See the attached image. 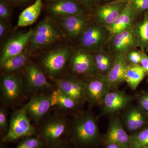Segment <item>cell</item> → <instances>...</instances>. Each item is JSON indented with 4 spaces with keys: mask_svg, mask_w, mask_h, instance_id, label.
<instances>
[{
    "mask_svg": "<svg viewBox=\"0 0 148 148\" xmlns=\"http://www.w3.org/2000/svg\"></svg>",
    "mask_w": 148,
    "mask_h": 148,
    "instance_id": "bcb514c9",
    "label": "cell"
},
{
    "mask_svg": "<svg viewBox=\"0 0 148 148\" xmlns=\"http://www.w3.org/2000/svg\"><path fill=\"white\" fill-rule=\"evenodd\" d=\"M127 2L114 1L99 7L93 15L95 23L106 28L110 27L119 16Z\"/></svg>",
    "mask_w": 148,
    "mask_h": 148,
    "instance_id": "30bf717a",
    "label": "cell"
},
{
    "mask_svg": "<svg viewBox=\"0 0 148 148\" xmlns=\"http://www.w3.org/2000/svg\"></svg>",
    "mask_w": 148,
    "mask_h": 148,
    "instance_id": "f6af8a7d",
    "label": "cell"
},
{
    "mask_svg": "<svg viewBox=\"0 0 148 148\" xmlns=\"http://www.w3.org/2000/svg\"><path fill=\"white\" fill-rule=\"evenodd\" d=\"M60 35L57 28L50 18H46L40 21L34 29L29 42L32 48H42L56 42Z\"/></svg>",
    "mask_w": 148,
    "mask_h": 148,
    "instance_id": "5b68a950",
    "label": "cell"
},
{
    "mask_svg": "<svg viewBox=\"0 0 148 148\" xmlns=\"http://www.w3.org/2000/svg\"><path fill=\"white\" fill-rule=\"evenodd\" d=\"M12 3L8 0H0V19L8 22L12 15Z\"/></svg>",
    "mask_w": 148,
    "mask_h": 148,
    "instance_id": "4dcf8cb0",
    "label": "cell"
},
{
    "mask_svg": "<svg viewBox=\"0 0 148 148\" xmlns=\"http://www.w3.org/2000/svg\"><path fill=\"white\" fill-rule=\"evenodd\" d=\"M83 4L86 6H89L94 2L95 0H80Z\"/></svg>",
    "mask_w": 148,
    "mask_h": 148,
    "instance_id": "ab89813d",
    "label": "cell"
},
{
    "mask_svg": "<svg viewBox=\"0 0 148 148\" xmlns=\"http://www.w3.org/2000/svg\"><path fill=\"white\" fill-rule=\"evenodd\" d=\"M71 49L68 47H62L51 51L42 60L44 71L49 76L54 77L65 69L71 58Z\"/></svg>",
    "mask_w": 148,
    "mask_h": 148,
    "instance_id": "8992f818",
    "label": "cell"
},
{
    "mask_svg": "<svg viewBox=\"0 0 148 148\" xmlns=\"http://www.w3.org/2000/svg\"><path fill=\"white\" fill-rule=\"evenodd\" d=\"M135 30L138 47L143 50L148 49V12L143 21L135 25Z\"/></svg>",
    "mask_w": 148,
    "mask_h": 148,
    "instance_id": "4316f807",
    "label": "cell"
},
{
    "mask_svg": "<svg viewBox=\"0 0 148 148\" xmlns=\"http://www.w3.org/2000/svg\"><path fill=\"white\" fill-rule=\"evenodd\" d=\"M45 145L39 136H34L24 138L16 148H43Z\"/></svg>",
    "mask_w": 148,
    "mask_h": 148,
    "instance_id": "f1b7e54d",
    "label": "cell"
},
{
    "mask_svg": "<svg viewBox=\"0 0 148 148\" xmlns=\"http://www.w3.org/2000/svg\"><path fill=\"white\" fill-rule=\"evenodd\" d=\"M27 104V115L33 121L38 122L46 114L51 107L50 95H36Z\"/></svg>",
    "mask_w": 148,
    "mask_h": 148,
    "instance_id": "9a60e30c",
    "label": "cell"
},
{
    "mask_svg": "<svg viewBox=\"0 0 148 148\" xmlns=\"http://www.w3.org/2000/svg\"><path fill=\"white\" fill-rule=\"evenodd\" d=\"M130 0H114V1H129Z\"/></svg>",
    "mask_w": 148,
    "mask_h": 148,
    "instance_id": "ee69618b",
    "label": "cell"
},
{
    "mask_svg": "<svg viewBox=\"0 0 148 148\" xmlns=\"http://www.w3.org/2000/svg\"><path fill=\"white\" fill-rule=\"evenodd\" d=\"M125 55L130 64L140 65L142 58L141 51L133 49L130 51Z\"/></svg>",
    "mask_w": 148,
    "mask_h": 148,
    "instance_id": "1f68e13d",
    "label": "cell"
},
{
    "mask_svg": "<svg viewBox=\"0 0 148 148\" xmlns=\"http://www.w3.org/2000/svg\"><path fill=\"white\" fill-rule=\"evenodd\" d=\"M60 92V89L57 88L56 90H54L51 94L50 100L51 106H57Z\"/></svg>",
    "mask_w": 148,
    "mask_h": 148,
    "instance_id": "d590c367",
    "label": "cell"
},
{
    "mask_svg": "<svg viewBox=\"0 0 148 148\" xmlns=\"http://www.w3.org/2000/svg\"><path fill=\"white\" fill-rule=\"evenodd\" d=\"M136 12L132 3L127 2L119 16L110 27L107 28L110 40L114 35L125 31L133 25Z\"/></svg>",
    "mask_w": 148,
    "mask_h": 148,
    "instance_id": "44dd1931",
    "label": "cell"
},
{
    "mask_svg": "<svg viewBox=\"0 0 148 148\" xmlns=\"http://www.w3.org/2000/svg\"><path fill=\"white\" fill-rule=\"evenodd\" d=\"M6 114L3 108L0 109V129L1 132H6L8 131L9 127L8 124Z\"/></svg>",
    "mask_w": 148,
    "mask_h": 148,
    "instance_id": "836d02e7",
    "label": "cell"
},
{
    "mask_svg": "<svg viewBox=\"0 0 148 148\" xmlns=\"http://www.w3.org/2000/svg\"><path fill=\"white\" fill-rule=\"evenodd\" d=\"M11 3L18 6H23L30 2L32 0H8Z\"/></svg>",
    "mask_w": 148,
    "mask_h": 148,
    "instance_id": "f35d334b",
    "label": "cell"
},
{
    "mask_svg": "<svg viewBox=\"0 0 148 148\" xmlns=\"http://www.w3.org/2000/svg\"><path fill=\"white\" fill-rule=\"evenodd\" d=\"M71 148L69 147L68 145L65 144L64 143H61L60 144H58L57 146L53 147V148Z\"/></svg>",
    "mask_w": 148,
    "mask_h": 148,
    "instance_id": "60d3db41",
    "label": "cell"
},
{
    "mask_svg": "<svg viewBox=\"0 0 148 148\" xmlns=\"http://www.w3.org/2000/svg\"><path fill=\"white\" fill-rule=\"evenodd\" d=\"M109 42L110 52L115 58L126 55L130 51L135 49L138 47L135 25L133 24L128 29L114 35Z\"/></svg>",
    "mask_w": 148,
    "mask_h": 148,
    "instance_id": "52a82bcc",
    "label": "cell"
},
{
    "mask_svg": "<svg viewBox=\"0 0 148 148\" xmlns=\"http://www.w3.org/2000/svg\"><path fill=\"white\" fill-rule=\"evenodd\" d=\"M57 88L63 93L71 97L78 104L86 101L85 82L73 77L53 79Z\"/></svg>",
    "mask_w": 148,
    "mask_h": 148,
    "instance_id": "9c48e42d",
    "label": "cell"
},
{
    "mask_svg": "<svg viewBox=\"0 0 148 148\" xmlns=\"http://www.w3.org/2000/svg\"><path fill=\"white\" fill-rule=\"evenodd\" d=\"M136 14L145 11L148 9V0H130Z\"/></svg>",
    "mask_w": 148,
    "mask_h": 148,
    "instance_id": "d6a6232c",
    "label": "cell"
},
{
    "mask_svg": "<svg viewBox=\"0 0 148 148\" xmlns=\"http://www.w3.org/2000/svg\"><path fill=\"white\" fill-rule=\"evenodd\" d=\"M47 10L51 15L58 18L85 14L84 9L75 0H58L47 4Z\"/></svg>",
    "mask_w": 148,
    "mask_h": 148,
    "instance_id": "5bb4252c",
    "label": "cell"
},
{
    "mask_svg": "<svg viewBox=\"0 0 148 148\" xmlns=\"http://www.w3.org/2000/svg\"><path fill=\"white\" fill-rule=\"evenodd\" d=\"M42 6V0H35L34 3L25 8L20 14L17 27H26L34 24L39 16Z\"/></svg>",
    "mask_w": 148,
    "mask_h": 148,
    "instance_id": "7402d4cb",
    "label": "cell"
},
{
    "mask_svg": "<svg viewBox=\"0 0 148 148\" xmlns=\"http://www.w3.org/2000/svg\"><path fill=\"white\" fill-rule=\"evenodd\" d=\"M23 84L22 80L14 75H5L1 82V97L2 102L9 105L16 102L22 93Z\"/></svg>",
    "mask_w": 148,
    "mask_h": 148,
    "instance_id": "ba28073f",
    "label": "cell"
},
{
    "mask_svg": "<svg viewBox=\"0 0 148 148\" xmlns=\"http://www.w3.org/2000/svg\"><path fill=\"white\" fill-rule=\"evenodd\" d=\"M59 24L70 38L79 37L89 24L85 14L73 15L59 18Z\"/></svg>",
    "mask_w": 148,
    "mask_h": 148,
    "instance_id": "ac0fdd59",
    "label": "cell"
},
{
    "mask_svg": "<svg viewBox=\"0 0 148 148\" xmlns=\"http://www.w3.org/2000/svg\"><path fill=\"white\" fill-rule=\"evenodd\" d=\"M130 136L125 131L120 120L117 118L113 119L106 135L107 144L113 143L122 148H130Z\"/></svg>",
    "mask_w": 148,
    "mask_h": 148,
    "instance_id": "ffe728a7",
    "label": "cell"
},
{
    "mask_svg": "<svg viewBox=\"0 0 148 148\" xmlns=\"http://www.w3.org/2000/svg\"><path fill=\"white\" fill-rule=\"evenodd\" d=\"M130 100V96L123 91L110 90L106 93L102 102L104 112L112 114L119 112L127 107Z\"/></svg>",
    "mask_w": 148,
    "mask_h": 148,
    "instance_id": "2e32d148",
    "label": "cell"
},
{
    "mask_svg": "<svg viewBox=\"0 0 148 148\" xmlns=\"http://www.w3.org/2000/svg\"><path fill=\"white\" fill-rule=\"evenodd\" d=\"M79 38L81 49L91 54L103 51L110 38L107 28L96 23L88 24Z\"/></svg>",
    "mask_w": 148,
    "mask_h": 148,
    "instance_id": "3957f363",
    "label": "cell"
},
{
    "mask_svg": "<svg viewBox=\"0 0 148 148\" xmlns=\"http://www.w3.org/2000/svg\"><path fill=\"white\" fill-rule=\"evenodd\" d=\"M148 148V127L130 136V148Z\"/></svg>",
    "mask_w": 148,
    "mask_h": 148,
    "instance_id": "83f0119b",
    "label": "cell"
},
{
    "mask_svg": "<svg viewBox=\"0 0 148 148\" xmlns=\"http://www.w3.org/2000/svg\"><path fill=\"white\" fill-rule=\"evenodd\" d=\"M78 105L77 103L73 99L64 94L60 90L57 106L64 110H71L75 108Z\"/></svg>",
    "mask_w": 148,
    "mask_h": 148,
    "instance_id": "f546056e",
    "label": "cell"
},
{
    "mask_svg": "<svg viewBox=\"0 0 148 148\" xmlns=\"http://www.w3.org/2000/svg\"><path fill=\"white\" fill-rule=\"evenodd\" d=\"M147 73L145 70L141 65L129 64L125 73V81L132 90H135Z\"/></svg>",
    "mask_w": 148,
    "mask_h": 148,
    "instance_id": "cb8c5ba5",
    "label": "cell"
},
{
    "mask_svg": "<svg viewBox=\"0 0 148 148\" xmlns=\"http://www.w3.org/2000/svg\"><path fill=\"white\" fill-rule=\"evenodd\" d=\"M29 58L27 52L23 51L21 54L12 56L1 63V68L5 71H17L27 66Z\"/></svg>",
    "mask_w": 148,
    "mask_h": 148,
    "instance_id": "d4e9b609",
    "label": "cell"
},
{
    "mask_svg": "<svg viewBox=\"0 0 148 148\" xmlns=\"http://www.w3.org/2000/svg\"><path fill=\"white\" fill-rule=\"evenodd\" d=\"M70 132L72 140L82 147L93 145L99 136L96 122L89 114H82L75 118L72 123Z\"/></svg>",
    "mask_w": 148,
    "mask_h": 148,
    "instance_id": "6da1fadb",
    "label": "cell"
},
{
    "mask_svg": "<svg viewBox=\"0 0 148 148\" xmlns=\"http://www.w3.org/2000/svg\"><path fill=\"white\" fill-rule=\"evenodd\" d=\"M70 67L72 71L78 75L92 76L97 72L92 54L81 49L72 54Z\"/></svg>",
    "mask_w": 148,
    "mask_h": 148,
    "instance_id": "7c38bea8",
    "label": "cell"
},
{
    "mask_svg": "<svg viewBox=\"0 0 148 148\" xmlns=\"http://www.w3.org/2000/svg\"><path fill=\"white\" fill-rule=\"evenodd\" d=\"M130 63L126 55H122L115 58L113 64L106 75L110 90L116 88L125 81V73Z\"/></svg>",
    "mask_w": 148,
    "mask_h": 148,
    "instance_id": "d6986e66",
    "label": "cell"
},
{
    "mask_svg": "<svg viewBox=\"0 0 148 148\" xmlns=\"http://www.w3.org/2000/svg\"><path fill=\"white\" fill-rule=\"evenodd\" d=\"M25 76L27 87L31 91L48 88L52 86L42 70L34 64L26 66Z\"/></svg>",
    "mask_w": 148,
    "mask_h": 148,
    "instance_id": "e0dca14e",
    "label": "cell"
},
{
    "mask_svg": "<svg viewBox=\"0 0 148 148\" xmlns=\"http://www.w3.org/2000/svg\"><path fill=\"white\" fill-rule=\"evenodd\" d=\"M34 29L24 33H19L10 38L3 48L0 58V63L8 58L21 54L29 43L33 34Z\"/></svg>",
    "mask_w": 148,
    "mask_h": 148,
    "instance_id": "4fadbf2b",
    "label": "cell"
},
{
    "mask_svg": "<svg viewBox=\"0 0 148 148\" xmlns=\"http://www.w3.org/2000/svg\"><path fill=\"white\" fill-rule=\"evenodd\" d=\"M27 104L12 115L8 131L2 139L3 143L14 142L27 137L36 136L37 132L27 115Z\"/></svg>",
    "mask_w": 148,
    "mask_h": 148,
    "instance_id": "7a4b0ae2",
    "label": "cell"
},
{
    "mask_svg": "<svg viewBox=\"0 0 148 148\" xmlns=\"http://www.w3.org/2000/svg\"><path fill=\"white\" fill-rule=\"evenodd\" d=\"M123 121L127 130L130 132H134L145 125L146 119L140 109L133 108L129 109L125 114Z\"/></svg>",
    "mask_w": 148,
    "mask_h": 148,
    "instance_id": "603a6c76",
    "label": "cell"
},
{
    "mask_svg": "<svg viewBox=\"0 0 148 148\" xmlns=\"http://www.w3.org/2000/svg\"><path fill=\"white\" fill-rule=\"evenodd\" d=\"M106 148H122L120 146L116 145V144L110 143V144H107V147Z\"/></svg>",
    "mask_w": 148,
    "mask_h": 148,
    "instance_id": "b9f144b4",
    "label": "cell"
},
{
    "mask_svg": "<svg viewBox=\"0 0 148 148\" xmlns=\"http://www.w3.org/2000/svg\"><path fill=\"white\" fill-rule=\"evenodd\" d=\"M45 1H46L47 4H49L54 2L56 1H58V0H45Z\"/></svg>",
    "mask_w": 148,
    "mask_h": 148,
    "instance_id": "7bdbcfd3",
    "label": "cell"
},
{
    "mask_svg": "<svg viewBox=\"0 0 148 148\" xmlns=\"http://www.w3.org/2000/svg\"><path fill=\"white\" fill-rule=\"evenodd\" d=\"M140 51L142 56L140 65L148 73V56L143 51Z\"/></svg>",
    "mask_w": 148,
    "mask_h": 148,
    "instance_id": "8d00e7d4",
    "label": "cell"
},
{
    "mask_svg": "<svg viewBox=\"0 0 148 148\" xmlns=\"http://www.w3.org/2000/svg\"><path fill=\"white\" fill-rule=\"evenodd\" d=\"M67 123L61 116H55L49 119L40 129L39 136L45 145L53 148L62 143V137L66 132Z\"/></svg>",
    "mask_w": 148,
    "mask_h": 148,
    "instance_id": "277c9868",
    "label": "cell"
},
{
    "mask_svg": "<svg viewBox=\"0 0 148 148\" xmlns=\"http://www.w3.org/2000/svg\"><path fill=\"white\" fill-rule=\"evenodd\" d=\"M139 103L141 108L148 113V93H145L140 97Z\"/></svg>",
    "mask_w": 148,
    "mask_h": 148,
    "instance_id": "e575fe53",
    "label": "cell"
},
{
    "mask_svg": "<svg viewBox=\"0 0 148 148\" xmlns=\"http://www.w3.org/2000/svg\"><path fill=\"white\" fill-rule=\"evenodd\" d=\"M85 85L86 100L95 104H102L106 93L110 90L106 75L101 74L91 77L85 82Z\"/></svg>",
    "mask_w": 148,
    "mask_h": 148,
    "instance_id": "8fae6325",
    "label": "cell"
},
{
    "mask_svg": "<svg viewBox=\"0 0 148 148\" xmlns=\"http://www.w3.org/2000/svg\"><path fill=\"white\" fill-rule=\"evenodd\" d=\"M92 54L97 72L106 75L113 64L115 57L110 53L104 52V51Z\"/></svg>",
    "mask_w": 148,
    "mask_h": 148,
    "instance_id": "484cf974",
    "label": "cell"
},
{
    "mask_svg": "<svg viewBox=\"0 0 148 148\" xmlns=\"http://www.w3.org/2000/svg\"><path fill=\"white\" fill-rule=\"evenodd\" d=\"M7 21L0 19V38H2L4 36L8 30Z\"/></svg>",
    "mask_w": 148,
    "mask_h": 148,
    "instance_id": "74e56055",
    "label": "cell"
}]
</instances>
